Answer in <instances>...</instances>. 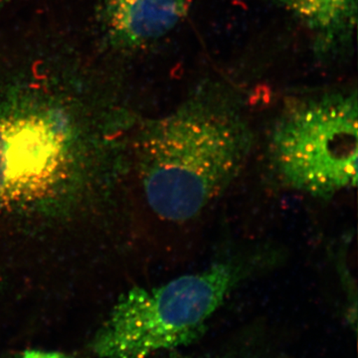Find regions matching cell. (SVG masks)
<instances>
[{
  "mask_svg": "<svg viewBox=\"0 0 358 358\" xmlns=\"http://www.w3.org/2000/svg\"><path fill=\"white\" fill-rule=\"evenodd\" d=\"M251 147V131L234 99L215 86L197 90L141 134L148 204L164 220H192L234 180Z\"/></svg>",
  "mask_w": 358,
  "mask_h": 358,
  "instance_id": "cell-1",
  "label": "cell"
},
{
  "mask_svg": "<svg viewBox=\"0 0 358 358\" xmlns=\"http://www.w3.org/2000/svg\"><path fill=\"white\" fill-rule=\"evenodd\" d=\"M241 279L239 268L213 264L152 288L122 294L92 341L99 358H147L193 343Z\"/></svg>",
  "mask_w": 358,
  "mask_h": 358,
  "instance_id": "cell-2",
  "label": "cell"
},
{
  "mask_svg": "<svg viewBox=\"0 0 358 358\" xmlns=\"http://www.w3.org/2000/svg\"><path fill=\"white\" fill-rule=\"evenodd\" d=\"M357 91L296 99L273 129V164L289 187L333 196L357 185Z\"/></svg>",
  "mask_w": 358,
  "mask_h": 358,
  "instance_id": "cell-3",
  "label": "cell"
},
{
  "mask_svg": "<svg viewBox=\"0 0 358 358\" xmlns=\"http://www.w3.org/2000/svg\"><path fill=\"white\" fill-rule=\"evenodd\" d=\"M70 129L50 110L0 113V210L48 199L72 164Z\"/></svg>",
  "mask_w": 358,
  "mask_h": 358,
  "instance_id": "cell-4",
  "label": "cell"
},
{
  "mask_svg": "<svg viewBox=\"0 0 358 358\" xmlns=\"http://www.w3.org/2000/svg\"><path fill=\"white\" fill-rule=\"evenodd\" d=\"M192 0H103L102 24L110 44L136 49L173 31L189 13Z\"/></svg>",
  "mask_w": 358,
  "mask_h": 358,
  "instance_id": "cell-5",
  "label": "cell"
},
{
  "mask_svg": "<svg viewBox=\"0 0 358 358\" xmlns=\"http://www.w3.org/2000/svg\"><path fill=\"white\" fill-rule=\"evenodd\" d=\"M310 34L320 56L350 46L357 24V0H274Z\"/></svg>",
  "mask_w": 358,
  "mask_h": 358,
  "instance_id": "cell-6",
  "label": "cell"
},
{
  "mask_svg": "<svg viewBox=\"0 0 358 358\" xmlns=\"http://www.w3.org/2000/svg\"><path fill=\"white\" fill-rule=\"evenodd\" d=\"M17 358H72L69 355L58 352H44V350H25Z\"/></svg>",
  "mask_w": 358,
  "mask_h": 358,
  "instance_id": "cell-7",
  "label": "cell"
},
{
  "mask_svg": "<svg viewBox=\"0 0 358 358\" xmlns=\"http://www.w3.org/2000/svg\"><path fill=\"white\" fill-rule=\"evenodd\" d=\"M16 1H18V0H0V13H1L6 7L15 3Z\"/></svg>",
  "mask_w": 358,
  "mask_h": 358,
  "instance_id": "cell-8",
  "label": "cell"
},
{
  "mask_svg": "<svg viewBox=\"0 0 358 358\" xmlns=\"http://www.w3.org/2000/svg\"><path fill=\"white\" fill-rule=\"evenodd\" d=\"M171 358H190V357H173Z\"/></svg>",
  "mask_w": 358,
  "mask_h": 358,
  "instance_id": "cell-9",
  "label": "cell"
}]
</instances>
